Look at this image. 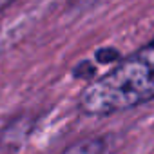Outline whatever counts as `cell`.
<instances>
[{
  "label": "cell",
  "instance_id": "6da1fadb",
  "mask_svg": "<svg viewBox=\"0 0 154 154\" xmlns=\"http://www.w3.org/2000/svg\"><path fill=\"white\" fill-rule=\"evenodd\" d=\"M154 100V40L91 82L80 98L85 114L105 116Z\"/></svg>",
  "mask_w": 154,
  "mask_h": 154
},
{
  "label": "cell",
  "instance_id": "7a4b0ae2",
  "mask_svg": "<svg viewBox=\"0 0 154 154\" xmlns=\"http://www.w3.org/2000/svg\"><path fill=\"white\" fill-rule=\"evenodd\" d=\"M102 152H103V141L98 138H89L71 145L62 154H102Z\"/></svg>",
  "mask_w": 154,
  "mask_h": 154
},
{
  "label": "cell",
  "instance_id": "3957f363",
  "mask_svg": "<svg viewBox=\"0 0 154 154\" xmlns=\"http://www.w3.org/2000/svg\"><path fill=\"white\" fill-rule=\"evenodd\" d=\"M8 2H11V0H0V8H2V6H6Z\"/></svg>",
  "mask_w": 154,
  "mask_h": 154
}]
</instances>
